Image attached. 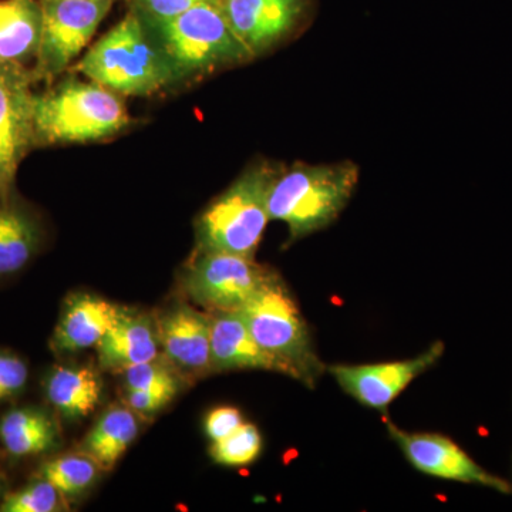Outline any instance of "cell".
Wrapping results in <instances>:
<instances>
[{
    "mask_svg": "<svg viewBox=\"0 0 512 512\" xmlns=\"http://www.w3.org/2000/svg\"><path fill=\"white\" fill-rule=\"evenodd\" d=\"M211 366L212 372L266 370L285 375L281 363L258 345L239 311L212 313Z\"/></svg>",
    "mask_w": 512,
    "mask_h": 512,
    "instance_id": "5bb4252c",
    "label": "cell"
},
{
    "mask_svg": "<svg viewBox=\"0 0 512 512\" xmlns=\"http://www.w3.org/2000/svg\"><path fill=\"white\" fill-rule=\"evenodd\" d=\"M33 120L36 147L103 140L123 131L131 121L116 92L77 79L36 94Z\"/></svg>",
    "mask_w": 512,
    "mask_h": 512,
    "instance_id": "3957f363",
    "label": "cell"
},
{
    "mask_svg": "<svg viewBox=\"0 0 512 512\" xmlns=\"http://www.w3.org/2000/svg\"><path fill=\"white\" fill-rule=\"evenodd\" d=\"M157 322L143 313L120 309L116 322L96 345L101 367L127 369L156 360L160 353Z\"/></svg>",
    "mask_w": 512,
    "mask_h": 512,
    "instance_id": "2e32d148",
    "label": "cell"
},
{
    "mask_svg": "<svg viewBox=\"0 0 512 512\" xmlns=\"http://www.w3.org/2000/svg\"><path fill=\"white\" fill-rule=\"evenodd\" d=\"M120 308L89 293H73L64 302L50 348L56 353H76L96 348L119 316Z\"/></svg>",
    "mask_w": 512,
    "mask_h": 512,
    "instance_id": "9a60e30c",
    "label": "cell"
},
{
    "mask_svg": "<svg viewBox=\"0 0 512 512\" xmlns=\"http://www.w3.org/2000/svg\"><path fill=\"white\" fill-rule=\"evenodd\" d=\"M242 424H244V419L238 409L231 406L217 407L208 413L207 419H205V434L214 443V441L225 439L229 434L234 433Z\"/></svg>",
    "mask_w": 512,
    "mask_h": 512,
    "instance_id": "83f0119b",
    "label": "cell"
},
{
    "mask_svg": "<svg viewBox=\"0 0 512 512\" xmlns=\"http://www.w3.org/2000/svg\"><path fill=\"white\" fill-rule=\"evenodd\" d=\"M59 443V427L45 410L19 407L0 419V444L10 456H40L55 450Z\"/></svg>",
    "mask_w": 512,
    "mask_h": 512,
    "instance_id": "d6986e66",
    "label": "cell"
},
{
    "mask_svg": "<svg viewBox=\"0 0 512 512\" xmlns=\"http://www.w3.org/2000/svg\"><path fill=\"white\" fill-rule=\"evenodd\" d=\"M33 83L23 64L0 62V198L15 192L20 164L36 148Z\"/></svg>",
    "mask_w": 512,
    "mask_h": 512,
    "instance_id": "9c48e42d",
    "label": "cell"
},
{
    "mask_svg": "<svg viewBox=\"0 0 512 512\" xmlns=\"http://www.w3.org/2000/svg\"><path fill=\"white\" fill-rule=\"evenodd\" d=\"M47 402L66 419L90 416L103 397V380L90 366H55L43 382Z\"/></svg>",
    "mask_w": 512,
    "mask_h": 512,
    "instance_id": "ac0fdd59",
    "label": "cell"
},
{
    "mask_svg": "<svg viewBox=\"0 0 512 512\" xmlns=\"http://www.w3.org/2000/svg\"><path fill=\"white\" fill-rule=\"evenodd\" d=\"M279 168L259 163L242 173L197 222L198 251L255 258L271 221L268 192Z\"/></svg>",
    "mask_w": 512,
    "mask_h": 512,
    "instance_id": "5b68a950",
    "label": "cell"
},
{
    "mask_svg": "<svg viewBox=\"0 0 512 512\" xmlns=\"http://www.w3.org/2000/svg\"><path fill=\"white\" fill-rule=\"evenodd\" d=\"M261 453L262 436L251 423H244L225 439L214 441L210 448L212 460L227 467L249 466Z\"/></svg>",
    "mask_w": 512,
    "mask_h": 512,
    "instance_id": "603a6c76",
    "label": "cell"
},
{
    "mask_svg": "<svg viewBox=\"0 0 512 512\" xmlns=\"http://www.w3.org/2000/svg\"><path fill=\"white\" fill-rule=\"evenodd\" d=\"M63 495L55 485L45 478L37 480L5 495L0 511L2 512H56L64 507Z\"/></svg>",
    "mask_w": 512,
    "mask_h": 512,
    "instance_id": "cb8c5ba5",
    "label": "cell"
},
{
    "mask_svg": "<svg viewBox=\"0 0 512 512\" xmlns=\"http://www.w3.org/2000/svg\"><path fill=\"white\" fill-rule=\"evenodd\" d=\"M174 370L170 363L167 365L156 359L127 367L121 370V373H123L126 390H147V392L165 393L175 397L180 390V380Z\"/></svg>",
    "mask_w": 512,
    "mask_h": 512,
    "instance_id": "d4e9b609",
    "label": "cell"
},
{
    "mask_svg": "<svg viewBox=\"0 0 512 512\" xmlns=\"http://www.w3.org/2000/svg\"><path fill=\"white\" fill-rule=\"evenodd\" d=\"M444 352L446 345L439 340L413 359L373 365H333L326 367V372L356 402L384 414L413 380L439 362Z\"/></svg>",
    "mask_w": 512,
    "mask_h": 512,
    "instance_id": "8fae6325",
    "label": "cell"
},
{
    "mask_svg": "<svg viewBox=\"0 0 512 512\" xmlns=\"http://www.w3.org/2000/svg\"><path fill=\"white\" fill-rule=\"evenodd\" d=\"M113 0H42V36L32 73L53 80L89 45Z\"/></svg>",
    "mask_w": 512,
    "mask_h": 512,
    "instance_id": "ba28073f",
    "label": "cell"
},
{
    "mask_svg": "<svg viewBox=\"0 0 512 512\" xmlns=\"http://www.w3.org/2000/svg\"><path fill=\"white\" fill-rule=\"evenodd\" d=\"M42 36V8L35 0L0 2V62L35 59Z\"/></svg>",
    "mask_w": 512,
    "mask_h": 512,
    "instance_id": "ffe728a7",
    "label": "cell"
},
{
    "mask_svg": "<svg viewBox=\"0 0 512 512\" xmlns=\"http://www.w3.org/2000/svg\"><path fill=\"white\" fill-rule=\"evenodd\" d=\"M359 174L353 161L279 168L268 192L271 221L284 222L288 242L329 227L352 198Z\"/></svg>",
    "mask_w": 512,
    "mask_h": 512,
    "instance_id": "6da1fadb",
    "label": "cell"
},
{
    "mask_svg": "<svg viewBox=\"0 0 512 512\" xmlns=\"http://www.w3.org/2000/svg\"><path fill=\"white\" fill-rule=\"evenodd\" d=\"M100 467L84 454H66L46 461L39 477L55 485L63 497L76 498L86 493L96 481Z\"/></svg>",
    "mask_w": 512,
    "mask_h": 512,
    "instance_id": "7402d4cb",
    "label": "cell"
},
{
    "mask_svg": "<svg viewBox=\"0 0 512 512\" xmlns=\"http://www.w3.org/2000/svg\"><path fill=\"white\" fill-rule=\"evenodd\" d=\"M150 26L180 77L234 66L255 57L232 30L220 3H201Z\"/></svg>",
    "mask_w": 512,
    "mask_h": 512,
    "instance_id": "8992f818",
    "label": "cell"
},
{
    "mask_svg": "<svg viewBox=\"0 0 512 512\" xmlns=\"http://www.w3.org/2000/svg\"><path fill=\"white\" fill-rule=\"evenodd\" d=\"M29 369L22 357L0 349V403L13 399L28 384Z\"/></svg>",
    "mask_w": 512,
    "mask_h": 512,
    "instance_id": "484cf974",
    "label": "cell"
},
{
    "mask_svg": "<svg viewBox=\"0 0 512 512\" xmlns=\"http://www.w3.org/2000/svg\"><path fill=\"white\" fill-rule=\"evenodd\" d=\"M220 5L232 30L258 56L292 32L305 0H221Z\"/></svg>",
    "mask_w": 512,
    "mask_h": 512,
    "instance_id": "4fadbf2b",
    "label": "cell"
},
{
    "mask_svg": "<svg viewBox=\"0 0 512 512\" xmlns=\"http://www.w3.org/2000/svg\"><path fill=\"white\" fill-rule=\"evenodd\" d=\"M239 312L258 345L284 367L285 376L309 389L318 384L328 366L320 360L308 323L281 276H272Z\"/></svg>",
    "mask_w": 512,
    "mask_h": 512,
    "instance_id": "277c9868",
    "label": "cell"
},
{
    "mask_svg": "<svg viewBox=\"0 0 512 512\" xmlns=\"http://www.w3.org/2000/svg\"><path fill=\"white\" fill-rule=\"evenodd\" d=\"M275 274L254 258L197 251L181 282L188 298L208 312H238Z\"/></svg>",
    "mask_w": 512,
    "mask_h": 512,
    "instance_id": "52a82bcc",
    "label": "cell"
},
{
    "mask_svg": "<svg viewBox=\"0 0 512 512\" xmlns=\"http://www.w3.org/2000/svg\"><path fill=\"white\" fill-rule=\"evenodd\" d=\"M157 329L165 359L175 370L194 377L212 372L211 315L180 302L157 319Z\"/></svg>",
    "mask_w": 512,
    "mask_h": 512,
    "instance_id": "7c38bea8",
    "label": "cell"
},
{
    "mask_svg": "<svg viewBox=\"0 0 512 512\" xmlns=\"http://www.w3.org/2000/svg\"><path fill=\"white\" fill-rule=\"evenodd\" d=\"M140 424L127 406H113L103 413L80 444V453L92 458L100 470L116 466L127 448L137 439Z\"/></svg>",
    "mask_w": 512,
    "mask_h": 512,
    "instance_id": "44dd1931",
    "label": "cell"
},
{
    "mask_svg": "<svg viewBox=\"0 0 512 512\" xmlns=\"http://www.w3.org/2000/svg\"><path fill=\"white\" fill-rule=\"evenodd\" d=\"M43 231L33 211L16 198H0V279L19 274L42 247Z\"/></svg>",
    "mask_w": 512,
    "mask_h": 512,
    "instance_id": "e0dca14e",
    "label": "cell"
},
{
    "mask_svg": "<svg viewBox=\"0 0 512 512\" xmlns=\"http://www.w3.org/2000/svg\"><path fill=\"white\" fill-rule=\"evenodd\" d=\"M386 429L390 439L420 473L441 480L490 488L505 495L512 494L510 481L485 470L450 437L437 433H409L399 429L389 419H386Z\"/></svg>",
    "mask_w": 512,
    "mask_h": 512,
    "instance_id": "30bf717a",
    "label": "cell"
},
{
    "mask_svg": "<svg viewBox=\"0 0 512 512\" xmlns=\"http://www.w3.org/2000/svg\"><path fill=\"white\" fill-rule=\"evenodd\" d=\"M174 397L170 394L147 392V390H126L124 402L128 409L138 414H153L160 412Z\"/></svg>",
    "mask_w": 512,
    "mask_h": 512,
    "instance_id": "f1b7e54d",
    "label": "cell"
},
{
    "mask_svg": "<svg viewBox=\"0 0 512 512\" xmlns=\"http://www.w3.org/2000/svg\"><path fill=\"white\" fill-rule=\"evenodd\" d=\"M3 488H5V477H3L2 471H0V493H2Z\"/></svg>",
    "mask_w": 512,
    "mask_h": 512,
    "instance_id": "f546056e",
    "label": "cell"
},
{
    "mask_svg": "<svg viewBox=\"0 0 512 512\" xmlns=\"http://www.w3.org/2000/svg\"><path fill=\"white\" fill-rule=\"evenodd\" d=\"M76 70L126 96H151L181 79L157 39L148 35L137 12L128 13L101 37Z\"/></svg>",
    "mask_w": 512,
    "mask_h": 512,
    "instance_id": "7a4b0ae2",
    "label": "cell"
},
{
    "mask_svg": "<svg viewBox=\"0 0 512 512\" xmlns=\"http://www.w3.org/2000/svg\"><path fill=\"white\" fill-rule=\"evenodd\" d=\"M221 0H134L136 12L148 25L181 15L201 3H220Z\"/></svg>",
    "mask_w": 512,
    "mask_h": 512,
    "instance_id": "4316f807",
    "label": "cell"
}]
</instances>
